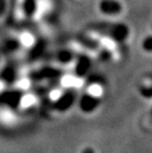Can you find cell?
I'll return each instance as SVG.
<instances>
[{
    "label": "cell",
    "mask_w": 152,
    "mask_h": 153,
    "mask_svg": "<svg viewBox=\"0 0 152 153\" xmlns=\"http://www.w3.org/2000/svg\"><path fill=\"white\" fill-rule=\"evenodd\" d=\"M20 42L22 45L30 48L34 44V38H33V36L29 33H22L20 35Z\"/></svg>",
    "instance_id": "cell-3"
},
{
    "label": "cell",
    "mask_w": 152,
    "mask_h": 153,
    "mask_svg": "<svg viewBox=\"0 0 152 153\" xmlns=\"http://www.w3.org/2000/svg\"><path fill=\"white\" fill-rule=\"evenodd\" d=\"M25 1L26 0H16V5L14 8V17L18 21H21L25 16Z\"/></svg>",
    "instance_id": "cell-2"
},
{
    "label": "cell",
    "mask_w": 152,
    "mask_h": 153,
    "mask_svg": "<svg viewBox=\"0 0 152 153\" xmlns=\"http://www.w3.org/2000/svg\"><path fill=\"white\" fill-rule=\"evenodd\" d=\"M101 9L104 12H107V14H113V13L119 11V4L113 0H106L101 3Z\"/></svg>",
    "instance_id": "cell-1"
}]
</instances>
